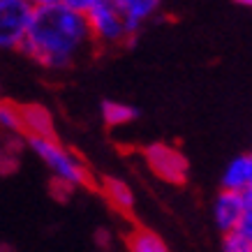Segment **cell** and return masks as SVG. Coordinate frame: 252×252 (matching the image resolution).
I'll use <instances>...</instances> for the list:
<instances>
[{"label":"cell","mask_w":252,"mask_h":252,"mask_svg":"<svg viewBox=\"0 0 252 252\" xmlns=\"http://www.w3.org/2000/svg\"><path fill=\"white\" fill-rule=\"evenodd\" d=\"M93 42V32L86 14H79L67 5L35 7L28 37L21 51L44 67H67Z\"/></svg>","instance_id":"1"},{"label":"cell","mask_w":252,"mask_h":252,"mask_svg":"<svg viewBox=\"0 0 252 252\" xmlns=\"http://www.w3.org/2000/svg\"><path fill=\"white\" fill-rule=\"evenodd\" d=\"M28 146L32 148V153L44 162L49 171L54 174L56 181L69 185V188H84L91 185V174L77 155L67 151L63 144H58L54 139L44 137H28Z\"/></svg>","instance_id":"2"},{"label":"cell","mask_w":252,"mask_h":252,"mask_svg":"<svg viewBox=\"0 0 252 252\" xmlns=\"http://www.w3.org/2000/svg\"><path fill=\"white\" fill-rule=\"evenodd\" d=\"M28 0H0V49H21L32 23Z\"/></svg>","instance_id":"3"},{"label":"cell","mask_w":252,"mask_h":252,"mask_svg":"<svg viewBox=\"0 0 252 252\" xmlns=\"http://www.w3.org/2000/svg\"><path fill=\"white\" fill-rule=\"evenodd\" d=\"M144 160L148 169L153 171L160 181L171 185H183L188 181V158H185L176 146L169 144H151L144 148Z\"/></svg>","instance_id":"4"},{"label":"cell","mask_w":252,"mask_h":252,"mask_svg":"<svg viewBox=\"0 0 252 252\" xmlns=\"http://www.w3.org/2000/svg\"><path fill=\"white\" fill-rule=\"evenodd\" d=\"M88 26H91L93 39L104 42V44H118L123 39H127V28L123 19L121 7L116 5V0H99L97 5L86 14Z\"/></svg>","instance_id":"5"},{"label":"cell","mask_w":252,"mask_h":252,"mask_svg":"<svg viewBox=\"0 0 252 252\" xmlns=\"http://www.w3.org/2000/svg\"><path fill=\"white\" fill-rule=\"evenodd\" d=\"M245 213V204H243V194L241 192H231V190H222L213 201V220L218 224V229L222 234H229L236 231L238 222Z\"/></svg>","instance_id":"6"},{"label":"cell","mask_w":252,"mask_h":252,"mask_svg":"<svg viewBox=\"0 0 252 252\" xmlns=\"http://www.w3.org/2000/svg\"><path fill=\"white\" fill-rule=\"evenodd\" d=\"M116 5H118L123 12L127 35L134 37V35L141 31V26L160 9L162 0H116Z\"/></svg>","instance_id":"7"},{"label":"cell","mask_w":252,"mask_h":252,"mask_svg":"<svg viewBox=\"0 0 252 252\" xmlns=\"http://www.w3.org/2000/svg\"><path fill=\"white\" fill-rule=\"evenodd\" d=\"M23 116V134L26 137H44L54 139V116L42 104H23L21 107Z\"/></svg>","instance_id":"8"},{"label":"cell","mask_w":252,"mask_h":252,"mask_svg":"<svg viewBox=\"0 0 252 252\" xmlns=\"http://www.w3.org/2000/svg\"><path fill=\"white\" fill-rule=\"evenodd\" d=\"M102 192L116 211L121 213H132L134 211V192L125 181L116 178V176H104L102 178Z\"/></svg>","instance_id":"9"},{"label":"cell","mask_w":252,"mask_h":252,"mask_svg":"<svg viewBox=\"0 0 252 252\" xmlns=\"http://www.w3.org/2000/svg\"><path fill=\"white\" fill-rule=\"evenodd\" d=\"M250 188V155H238L224 167L222 190L243 192Z\"/></svg>","instance_id":"10"},{"label":"cell","mask_w":252,"mask_h":252,"mask_svg":"<svg viewBox=\"0 0 252 252\" xmlns=\"http://www.w3.org/2000/svg\"><path fill=\"white\" fill-rule=\"evenodd\" d=\"M127 252H169L167 243L162 241L160 234L146 229V227H137L132 229L125 238Z\"/></svg>","instance_id":"11"},{"label":"cell","mask_w":252,"mask_h":252,"mask_svg":"<svg viewBox=\"0 0 252 252\" xmlns=\"http://www.w3.org/2000/svg\"><path fill=\"white\" fill-rule=\"evenodd\" d=\"M139 116V111L132 104H125V102H116V99H107L102 102V118L107 125L111 127H123L132 123Z\"/></svg>","instance_id":"12"},{"label":"cell","mask_w":252,"mask_h":252,"mask_svg":"<svg viewBox=\"0 0 252 252\" xmlns=\"http://www.w3.org/2000/svg\"><path fill=\"white\" fill-rule=\"evenodd\" d=\"M0 130L9 132V134H21L23 132L21 107H16L12 102H0Z\"/></svg>","instance_id":"13"},{"label":"cell","mask_w":252,"mask_h":252,"mask_svg":"<svg viewBox=\"0 0 252 252\" xmlns=\"http://www.w3.org/2000/svg\"><path fill=\"white\" fill-rule=\"evenodd\" d=\"M222 252H252V241L238 231H229L222 238Z\"/></svg>","instance_id":"14"},{"label":"cell","mask_w":252,"mask_h":252,"mask_svg":"<svg viewBox=\"0 0 252 252\" xmlns=\"http://www.w3.org/2000/svg\"><path fill=\"white\" fill-rule=\"evenodd\" d=\"M97 2L99 0H63V5H67L69 9H74V12H79V14H88Z\"/></svg>","instance_id":"15"},{"label":"cell","mask_w":252,"mask_h":252,"mask_svg":"<svg viewBox=\"0 0 252 252\" xmlns=\"http://www.w3.org/2000/svg\"><path fill=\"white\" fill-rule=\"evenodd\" d=\"M236 231H238V234H243L245 238H250V241H252V208L243 213V218H241V222H238Z\"/></svg>","instance_id":"16"},{"label":"cell","mask_w":252,"mask_h":252,"mask_svg":"<svg viewBox=\"0 0 252 252\" xmlns=\"http://www.w3.org/2000/svg\"><path fill=\"white\" fill-rule=\"evenodd\" d=\"M32 7H49V5H61L63 0H28Z\"/></svg>","instance_id":"17"},{"label":"cell","mask_w":252,"mask_h":252,"mask_svg":"<svg viewBox=\"0 0 252 252\" xmlns=\"http://www.w3.org/2000/svg\"><path fill=\"white\" fill-rule=\"evenodd\" d=\"M238 5H243V7H252V0H236Z\"/></svg>","instance_id":"18"},{"label":"cell","mask_w":252,"mask_h":252,"mask_svg":"<svg viewBox=\"0 0 252 252\" xmlns=\"http://www.w3.org/2000/svg\"><path fill=\"white\" fill-rule=\"evenodd\" d=\"M250 190H252V153H250Z\"/></svg>","instance_id":"19"}]
</instances>
